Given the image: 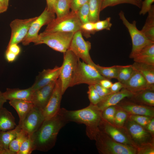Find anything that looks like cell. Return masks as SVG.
Returning <instances> with one entry per match:
<instances>
[{
    "label": "cell",
    "mask_w": 154,
    "mask_h": 154,
    "mask_svg": "<svg viewBox=\"0 0 154 154\" xmlns=\"http://www.w3.org/2000/svg\"><path fill=\"white\" fill-rule=\"evenodd\" d=\"M68 123L59 112L45 119L38 129L31 136L35 150L47 152L55 145L60 130Z\"/></svg>",
    "instance_id": "cell-1"
},
{
    "label": "cell",
    "mask_w": 154,
    "mask_h": 154,
    "mask_svg": "<svg viewBox=\"0 0 154 154\" xmlns=\"http://www.w3.org/2000/svg\"><path fill=\"white\" fill-rule=\"evenodd\" d=\"M102 112L96 105L91 103L81 109L68 110L62 108L59 111L68 122L72 121L85 124L86 135L92 140H94L99 130V126L102 119Z\"/></svg>",
    "instance_id": "cell-2"
},
{
    "label": "cell",
    "mask_w": 154,
    "mask_h": 154,
    "mask_svg": "<svg viewBox=\"0 0 154 154\" xmlns=\"http://www.w3.org/2000/svg\"><path fill=\"white\" fill-rule=\"evenodd\" d=\"M94 140L97 149L100 154H137L135 147L118 142L100 130L96 134Z\"/></svg>",
    "instance_id": "cell-3"
},
{
    "label": "cell",
    "mask_w": 154,
    "mask_h": 154,
    "mask_svg": "<svg viewBox=\"0 0 154 154\" xmlns=\"http://www.w3.org/2000/svg\"><path fill=\"white\" fill-rule=\"evenodd\" d=\"M74 33L57 32L39 34L36 45L45 44L56 51L65 53L68 49Z\"/></svg>",
    "instance_id": "cell-4"
},
{
    "label": "cell",
    "mask_w": 154,
    "mask_h": 154,
    "mask_svg": "<svg viewBox=\"0 0 154 154\" xmlns=\"http://www.w3.org/2000/svg\"><path fill=\"white\" fill-rule=\"evenodd\" d=\"M106 78L94 66L79 59L73 72L70 87L82 84L94 85Z\"/></svg>",
    "instance_id": "cell-5"
},
{
    "label": "cell",
    "mask_w": 154,
    "mask_h": 154,
    "mask_svg": "<svg viewBox=\"0 0 154 154\" xmlns=\"http://www.w3.org/2000/svg\"><path fill=\"white\" fill-rule=\"evenodd\" d=\"M81 25L77 12L71 11L63 17L54 18L47 25L43 32L46 33L62 32L74 33L80 30Z\"/></svg>",
    "instance_id": "cell-6"
},
{
    "label": "cell",
    "mask_w": 154,
    "mask_h": 154,
    "mask_svg": "<svg viewBox=\"0 0 154 154\" xmlns=\"http://www.w3.org/2000/svg\"><path fill=\"white\" fill-rule=\"evenodd\" d=\"M120 19L123 24L127 29L132 40V48L129 57L133 59L144 47L149 44L154 43L145 35L136 26V22L129 23L125 18L123 12L121 11L119 14Z\"/></svg>",
    "instance_id": "cell-7"
},
{
    "label": "cell",
    "mask_w": 154,
    "mask_h": 154,
    "mask_svg": "<svg viewBox=\"0 0 154 154\" xmlns=\"http://www.w3.org/2000/svg\"><path fill=\"white\" fill-rule=\"evenodd\" d=\"M79 59L69 49L64 53L63 62L60 66L59 77L61 81L62 95L70 87L73 72Z\"/></svg>",
    "instance_id": "cell-8"
},
{
    "label": "cell",
    "mask_w": 154,
    "mask_h": 154,
    "mask_svg": "<svg viewBox=\"0 0 154 154\" xmlns=\"http://www.w3.org/2000/svg\"><path fill=\"white\" fill-rule=\"evenodd\" d=\"M55 18V13L49 11L46 7L31 24L26 35L21 42L22 44L26 46L33 42L35 45L41 28L44 25H47Z\"/></svg>",
    "instance_id": "cell-9"
},
{
    "label": "cell",
    "mask_w": 154,
    "mask_h": 154,
    "mask_svg": "<svg viewBox=\"0 0 154 154\" xmlns=\"http://www.w3.org/2000/svg\"><path fill=\"white\" fill-rule=\"evenodd\" d=\"M91 47V43L84 40L81 31L79 30L74 33L68 49L83 61L94 67L96 64L92 60L89 53Z\"/></svg>",
    "instance_id": "cell-10"
},
{
    "label": "cell",
    "mask_w": 154,
    "mask_h": 154,
    "mask_svg": "<svg viewBox=\"0 0 154 154\" xmlns=\"http://www.w3.org/2000/svg\"><path fill=\"white\" fill-rule=\"evenodd\" d=\"M124 127L136 148L145 144L154 142V137L144 127L128 118Z\"/></svg>",
    "instance_id": "cell-11"
},
{
    "label": "cell",
    "mask_w": 154,
    "mask_h": 154,
    "mask_svg": "<svg viewBox=\"0 0 154 154\" xmlns=\"http://www.w3.org/2000/svg\"><path fill=\"white\" fill-rule=\"evenodd\" d=\"M35 17L25 19H15L10 24L11 34L8 46L22 42L26 35L32 23L36 19Z\"/></svg>",
    "instance_id": "cell-12"
},
{
    "label": "cell",
    "mask_w": 154,
    "mask_h": 154,
    "mask_svg": "<svg viewBox=\"0 0 154 154\" xmlns=\"http://www.w3.org/2000/svg\"><path fill=\"white\" fill-rule=\"evenodd\" d=\"M100 130L105 133L114 140L119 143L135 147L124 127L120 128L112 124L103 118L99 126Z\"/></svg>",
    "instance_id": "cell-13"
},
{
    "label": "cell",
    "mask_w": 154,
    "mask_h": 154,
    "mask_svg": "<svg viewBox=\"0 0 154 154\" xmlns=\"http://www.w3.org/2000/svg\"><path fill=\"white\" fill-rule=\"evenodd\" d=\"M44 119L42 111L34 106L19 125L22 129L31 136L38 129Z\"/></svg>",
    "instance_id": "cell-14"
},
{
    "label": "cell",
    "mask_w": 154,
    "mask_h": 154,
    "mask_svg": "<svg viewBox=\"0 0 154 154\" xmlns=\"http://www.w3.org/2000/svg\"><path fill=\"white\" fill-rule=\"evenodd\" d=\"M61 83L59 78L56 80L50 97L42 111L45 119L50 118L57 114L60 109L62 95Z\"/></svg>",
    "instance_id": "cell-15"
},
{
    "label": "cell",
    "mask_w": 154,
    "mask_h": 154,
    "mask_svg": "<svg viewBox=\"0 0 154 154\" xmlns=\"http://www.w3.org/2000/svg\"><path fill=\"white\" fill-rule=\"evenodd\" d=\"M125 98L116 105L129 114L141 115L154 117V108L139 104Z\"/></svg>",
    "instance_id": "cell-16"
},
{
    "label": "cell",
    "mask_w": 154,
    "mask_h": 154,
    "mask_svg": "<svg viewBox=\"0 0 154 154\" xmlns=\"http://www.w3.org/2000/svg\"><path fill=\"white\" fill-rule=\"evenodd\" d=\"M60 66H56L52 69H44L36 77L35 82L31 87L33 91L56 81L59 78Z\"/></svg>",
    "instance_id": "cell-17"
},
{
    "label": "cell",
    "mask_w": 154,
    "mask_h": 154,
    "mask_svg": "<svg viewBox=\"0 0 154 154\" xmlns=\"http://www.w3.org/2000/svg\"><path fill=\"white\" fill-rule=\"evenodd\" d=\"M56 81L33 91L31 102L35 106L42 111L50 97Z\"/></svg>",
    "instance_id": "cell-18"
},
{
    "label": "cell",
    "mask_w": 154,
    "mask_h": 154,
    "mask_svg": "<svg viewBox=\"0 0 154 154\" xmlns=\"http://www.w3.org/2000/svg\"><path fill=\"white\" fill-rule=\"evenodd\" d=\"M134 94L123 88L117 92L111 93L102 99L96 105L102 111L108 107L116 105L125 98H130Z\"/></svg>",
    "instance_id": "cell-19"
},
{
    "label": "cell",
    "mask_w": 154,
    "mask_h": 154,
    "mask_svg": "<svg viewBox=\"0 0 154 154\" xmlns=\"http://www.w3.org/2000/svg\"><path fill=\"white\" fill-rule=\"evenodd\" d=\"M122 84L123 88L133 93L145 89H149L145 78L141 74L134 69L130 78Z\"/></svg>",
    "instance_id": "cell-20"
},
{
    "label": "cell",
    "mask_w": 154,
    "mask_h": 154,
    "mask_svg": "<svg viewBox=\"0 0 154 154\" xmlns=\"http://www.w3.org/2000/svg\"><path fill=\"white\" fill-rule=\"evenodd\" d=\"M132 66L145 78L149 89L154 90V65L135 62Z\"/></svg>",
    "instance_id": "cell-21"
},
{
    "label": "cell",
    "mask_w": 154,
    "mask_h": 154,
    "mask_svg": "<svg viewBox=\"0 0 154 154\" xmlns=\"http://www.w3.org/2000/svg\"><path fill=\"white\" fill-rule=\"evenodd\" d=\"M33 92L30 87L24 89L7 88L3 93L7 100L18 99L31 102Z\"/></svg>",
    "instance_id": "cell-22"
},
{
    "label": "cell",
    "mask_w": 154,
    "mask_h": 154,
    "mask_svg": "<svg viewBox=\"0 0 154 154\" xmlns=\"http://www.w3.org/2000/svg\"><path fill=\"white\" fill-rule=\"evenodd\" d=\"M131 101L141 104L154 107V90L147 89L134 93Z\"/></svg>",
    "instance_id": "cell-23"
},
{
    "label": "cell",
    "mask_w": 154,
    "mask_h": 154,
    "mask_svg": "<svg viewBox=\"0 0 154 154\" xmlns=\"http://www.w3.org/2000/svg\"><path fill=\"white\" fill-rule=\"evenodd\" d=\"M9 103L16 111L19 117V124H20L25 116L34 106L33 103L23 100L14 99L10 100Z\"/></svg>",
    "instance_id": "cell-24"
},
{
    "label": "cell",
    "mask_w": 154,
    "mask_h": 154,
    "mask_svg": "<svg viewBox=\"0 0 154 154\" xmlns=\"http://www.w3.org/2000/svg\"><path fill=\"white\" fill-rule=\"evenodd\" d=\"M15 119L12 113L6 108L0 109V131H6L14 129L16 126Z\"/></svg>",
    "instance_id": "cell-25"
},
{
    "label": "cell",
    "mask_w": 154,
    "mask_h": 154,
    "mask_svg": "<svg viewBox=\"0 0 154 154\" xmlns=\"http://www.w3.org/2000/svg\"><path fill=\"white\" fill-rule=\"evenodd\" d=\"M18 124L13 129L6 131H0V147L11 154L9 149V145L15 138L18 132L21 129Z\"/></svg>",
    "instance_id": "cell-26"
},
{
    "label": "cell",
    "mask_w": 154,
    "mask_h": 154,
    "mask_svg": "<svg viewBox=\"0 0 154 154\" xmlns=\"http://www.w3.org/2000/svg\"><path fill=\"white\" fill-rule=\"evenodd\" d=\"M141 32L150 40L154 42V6L152 5Z\"/></svg>",
    "instance_id": "cell-27"
},
{
    "label": "cell",
    "mask_w": 154,
    "mask_h": 154,
    "mask_svg": "<svg viewBox=\"0 0 154 154\" xmlns=\"http://www.w3.org/2000/svg\"><path fill=\"white\" fill-rule=\"evenodd\" d=\"M102 0H89V21L95 23L100 20V13L101 11Z\"/></svg>",
    "instance_id": "cell-28"
},
{
    "label": "cell",
    "mask_w": 154,
    "mask_h": 154,
    "mask_svg": "<svg viewBox=\"0 0 154 154\" xmlns=\"http://www.w3.org/2000/svg\"><path fill=\"white\" fill-rule=\"evenodd\" d=\"M29 136L25 131L21 129L9 145V149L11 154H17L21 144Z\"/></svg>",
    "instance_id": "cell-29"
},
{
    "label": "cell",
    "mask_w": 154,
    "mask_h": 154,
    "mask_svg": "<svg viewBox=\"0 0 154 154\" xmlns=\"http://www.w3.org/2000/svg\"><path fill=\"white\" fill-rule=\"evenodd\" d=\"M71 0H56L54 11L56 17H63L70 12Z\"/></svg>",
    "instance_id": "cell-30"
},
{
    "label": "cell",
    "mask_w": 154,
    "mask_h": 154,
    "mask_svg": "<svg viewBox=\"0 0 154 154\" xmlns=\"http://www.w3.org/2000/svg\"><path fill=\"white\" fill-rule=\"evenodd\" d=\"M94 67L100 74L104 78L108 79H117L118 74L117 65L105 67L96 64Z\"/></svg>",
    "instance_id": "cell-31"
},
{
    "label": "cell",
    "mask_w": 154,
    "mask_h": 154,
    "mask_svg": "<svg viewBox=\"0 0 154 154\" xmlns=\"http://www.w3.org/2000/svg\"><path fill=\"white\" fill-rule=\"evenodd\" d=\"M142 1V0H102L101 10L108 7L122 3L131 4L141 8Z\"/></svg>",
    "instance_id": "cell-32"
},
{
    "label": "cell",
    "mask_w": 154,
    "mask_h": 154,
    "mask_svg": "<svg viewBox=\"0 0 154 154\" xmlns=\"http://www.w3.org/2000/svg\"><path fill=\"white\" fill-rule=\"evenodd\" d=\"M118 74L117 79L123 84L126 82L132 75L133 69L132 65L126 66L117 65Z\"/></svg>",
    "instance_id": "cell-33"
},
{
    "label": "cell",
    "mask_w": 154,
    "mask_h": 154,
    "mask_svg": "<svg viewBox=\"0 0 154 154\" xmlns=\"http://www.w3.org/2000/svg\"><path fill=\"white\" fill-rule=\"evenodd\" d=\"M128 116L129 114L126 112L117 107L114 119V125L119 127H124Z\"/></svg>",
    "instance_id": "cell-34"
},
{
    "label": "cell",
    "mask_w": 154,
    "mask_h": 154,
    "mask_svg": "<svg viewBox=\"0 0 154 154\" xmlns=\"http://www.w3.org/2000/svg\"><path fill=\"white\" fill-rule=\"evenodd\" d=\"M35 150L33 140L29 135L23 142L17 154H30Z\"/></svg>",
    "instance_id": "cell-35"
},
{
    "label": "cell",
    "mask_w": 154,
    "mask_h": 154,
    "mask_svg": "<svg viewBox=\"0 0 154 154\" xmlns=\"http://www.w3.org/2000/svg\"><path fill=\"white\" fill-rule=\"evenodd\" d=\"M117 109L116 106H111L106 108L102 111V118L109 123L114 125V119Z\"/></svg>",
    "instance_id": "cell-36"
},
{
    "label": "cell",
    "mask_w": 154,
    "mask_h": 154,
    "mask_svg": "<svg viewBox=\"0 0 154 154\" xmlns=\"http://www.w3.org/2000/svg\"><path fill=\"white\" fill-rule=\"evenodd\" d=\"M88 3H86L80 7L76 12L82 24L90 22Z\"/></svg>",
    "instance_id": "cell-37"
},
{
    "label": "cell",
    "mask_w": 154,
    "mask_h": 154,
    "mask_svg": "<svg viewBox=\"0 0 154 154\" xmlns=\"http://www.w3.org/2000/svg\"><path fill=\"white\" fill-rule=\"evenodd\" d=\"M87 93L91 104L97 105L102 100L93 85H89Z\"/></svg>",
    "instance_id": "cell-38"
},
{
    "label": "cell",
    "mask_w": 154,
    "mask_h": 154,
    "mask_svg": "<svg viewBox=\"0 0 154 154\" xmlns=\"http://www.w3.org/2000/svg\"><path fill=\"white\" fill-rule=\"evenodd\" d=\"M152 118L143 115L129 114L128 118L145 128Z\"/></svg>",
    "instance_id": "cell-39"
},
{
    "label": "cell",
    "mask_w": 154,
    "mask_h": 154,
    "mask_svg": "<svg viewBox=\"0 0 154 154\" xmlns=\"http://www.w3.org/2000/svg\"><path fill=\"white\" fill-rule=\"evenodd\" d=\"M80 31L82 34L86 38L90 37V34H93L96 32L94 23L89 22L82 24Z\"/></svg>",
    "instance_id": "cell-40"
},
{
    "label": "cell",
    "mask_w": 154,
    "mask_h": 154,
    "mask_svg": "<svg viewBox=\"0 0 154 154\" xmlns=\"http://www.w3.org/2000/svg\"><path fill=\"white\" fill-rule=\"evenodd\" d=\"M110 21L111 18L108 17L104 20L102 21L99 20L94 23L96 32L104 29L110 30L112 25Z\"/></svg>",
    "instance_id": "cell-41"
},
{
    "label": "cell",
    "mask_w": 154,
    "mask_h": 154,
    "mask_svg": "<svg viewBox=\"0 0 154 154\" xmlns=\"http://www.w3.org/2000/svg\"><path fill=\"white\" fill-rule=\"evenodd\" d=\"M137 154H154V142L145 144L136 148Z\"/></svg>",
    "instance_id": "cell-42"
},
{
    "label": "cell",
    "mask_w": 154,
    "mask_h": 154,
    "mask_svg": "<svg viewBox=\"0 0 154 154\" xmlns=\"http://www.w3.org/2000/svg\"><path fill=\"white\" fill-rule=\"evenodd\" d=\"M94 85L102 100L112 93L110 89L105 88L99 83L96 84Z\"/></svg>",
    "instance_id": "cell-43"
},
{
    "label": "cell",
    "mask_w": 154,
    "mask_h": 154,
    "mask_svg": "<svg viewBox=\"0 0 154 154\" xmlns=\"http://www.w3.org/2000/svg\"><path fill=\"white\" fill-rule=\"evenodd\" d=\"M133 59L135 62L154 65V56H136Z\"/></svg>",
    "instance_id": "cell-44"
},
{
    "label": "cell",
    "mask_w": 154,
    "mask_h": 154,
    "mask_svg": "<svg viewBox=\"0 0 154 154\" xmlns=\"http://www.w3.org/2000/svg\"><path fill=\"white\" fill-rule=\"evenodd\" d=\"M154 0H144L142 1L141 10L139 12L140 15H144L149 11L151 8Z\"/></svg>",
    "instance_id": "cell-45"
},
{
    "label": "cell",
    "mask_w": 154,
    "mask_h": 154,
    "mask_svg": "<svg viewBox=\"0 0 154 154\" xmlns=\"http://www.w3.org/2000/svg\"><path fill=\"white\" fill-rule=\"evenodd\" d=\"M89 0H71L70 8L72 11L76 12L83 5L88 3Z\"/></svg>",
    "instance_id": "cell-46"
},
{
    "label": "cell",
    "mask_w": 154,
    "mask_h": 154,
    "mask_svg": "<svg viewBox=\"0 0 154 154\" xmlns=\"http://www.w3.org/2000/svg\"><path fill=\"white\" fill-rule=\"evenodd\" d=\"M7 50L18 56L20 53L21 49L18 44H13L7 46Z\"/></svg>",
    "instance_id": "cell-47"
},
{
    "label": "cell",
    "mask_w": 154,
    "mask_h": 154,
    "mask_svg": "<svg viewBox=\"0 0 154 154\" xmlns=\"http://www.w3.org/2000/svg\"><path fill=\"white\" fill-rule=\"evenodd\" d=\"M123 88V84L118 81L112 84L110 89L112 93H116L119 91Z\"/></svg>",
    "instance_id": "cell-48"
},
{
    "label": "cell",
    "mask_w": 154,
    "mask_h": 154,
    "mask_svg": "<svg viewBox=\"0 0 154 154\" xmlns=\"http://www.w3.org/2000/svg\"><path fill=\"white\" fill-rule=\"evenodd\" d=\"M154 117L151 118V120L145 128L146 130L154 137Z\"/></svg>",
    "instance_id": "cell-49"
},
{
    "label": "cell",
    "mask_w": 154,
    "mask_h": 154,
    "mask_svg": "<svg viewBox=\"0 0 154 154\" xmlns=\"http://www.w3.org/2000/svg\"><path fill=\"white\" fill-rule=\"evenodd\" d=\"M17 56L14 53L6 50L5 53V58L9 62H12L14 61Z\"/></svg>",
    "instance_id": "cell-50"
},
{
    "label": "cell",
    "mask_w": 154,
    "mask_h": 154,
    "mask_svg": "<svg viewBox=\"0 0 154 154\" xmlns=\"http://www.w3.org/2000/svg\"><path fill=\"white\" fill-rule=\"evenodd\" d=\"M99 84L105 88L110 89L113 83L109 79L106 78L101 80Z\"/></svg>",
    "instance_id": "cell-51"
},
{
    "label": "cell",
    "mask_w": 154,
    "mask_h": 154,
    "mask_svg": "<svg viewBox=\"0 0 154 154\" xmlns=\"http://www.w3.org/2000/svg\"><path fill=\"white\" fill-rule=\"evenodd\" d=\"M46 8L49 11L55 13L54 7L56 0H46Z\"/></svg>",
    "instance_id": "cell-52"
},
{
    "label": "cell",
    "mask_w": 154,
    "mask_h": 154,
    "mask_svg": "<svg viewBox=\"0 0 154 154\" xmlns=\"http://www.w3.org/2000/svg\"><path fill=\"white\" fill-rule=\"evenodd\" d=\"M7 100L3 95V92L0 91V109L3 107L4 104Z\"/></svg>",
    "instance_id": "cell-53"
},
{
    "label": "cell",
    "mask_w": 154,
    "mask_h": 154,
    "mask_svg": "<svg viewBox=\"0 0 154 154\" xmlns=\"http://www.w3.org/2000/svg\"><path fill=\"white\" fill-rule=\"evenodd\" d=\"M8 8L0 3V13L5 12Z\"/></svg>",
    "instance_id": "cell-54"
},
{
    "label": "cell",
    "mask_w": 154,
    "mask_h": 154,
    "mask_svg": "<svg viewBox=\"0 0 154 154\" xmlns=\"http://www.w3.org/2000/svg\"><path fill=\"white\" fill-rule=\"evenodd\" d=\"M9 0H0V3L4 6L8 8Z\"/></svg>",
    "instance_id": "cell-55"
},
{
    "label": "cell",
    "mask_w": 154,
    "mask_h": 154,
    "mask_svg": "<svg viewBox=\"0 0 154 154\" xmlns=\"http://www.w3.org/2000/svg\"><path fill=\"white\" fill-rule=\"evenodd\" d=\"M0 154H9V152L0 147Z\"/></svg>",
    "instance_id": "cell-56"
}]
</instances>
